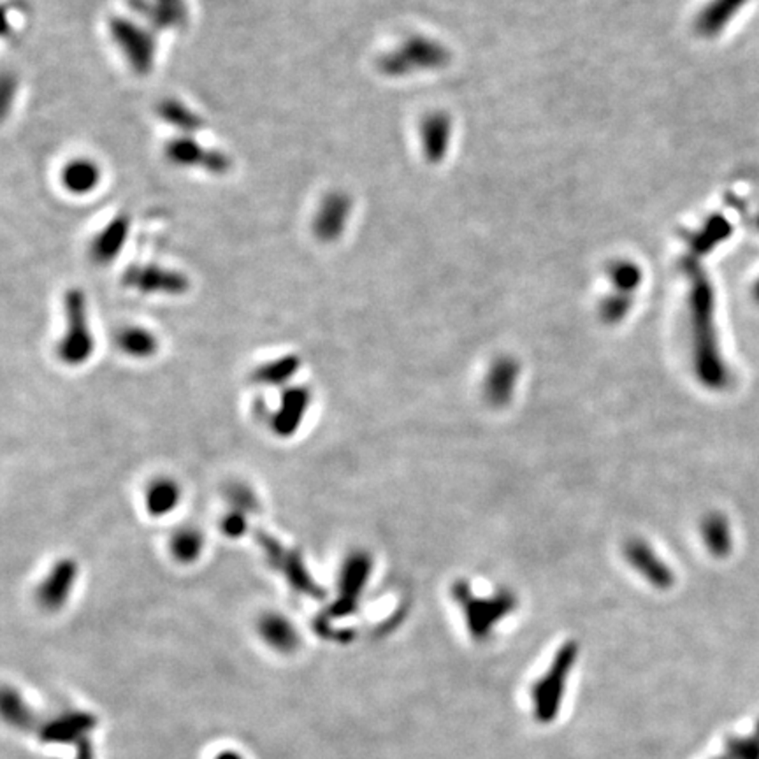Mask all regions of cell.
Returning <instances> with one entry per match:
<instances>
[{"label": "cell", "mask_w": 759, "mask_h": 759, "mask_svg": "<svg viewBox=\"0 0 759 759\" xmlns=\"http://www.w3.org/2000/svg\"><path fill=\"white\" fill-rule=\"evenodd\" d=\"M0 710L4 721L18 731H37L41 721L36 714V710L30 707V703L25 699V696L11 686H5L2 690V699H0Z\"/></svg>", "instance_id": "obj_11"}, {"label": "cell", "mask_w": 759, "mask_h": 759, "mask_svg": "<svg viewBox=\"0 0 759 759\" xmlns=\"http://www.w3.org/2000/svg\"><path fill=\"white\" fill-rule=\"evenodd\" d=\"M450 55L443 44L427 37H410L398 50L382 59V70L389 76H407L420 70L447 66Z\"/></svg>", "instance_id": "obj_2"}, {"label": "cell", "mask_w": 759, "mask_h": 759, "mask_svg": "<svg viewBox=\"0 0 759 759\" xmlns=\"http://www.w3.org/2000/svg\"><path fill=\"white\" fill-rule=\"evenodd\" d=\"M703 537L710 553L715 555H726L730 553L731 537H730V528L724 517L717 513L708 515L703 522Z\"/></svg>", "instance_id": "obj_20"}, {"label": "cell", "mask_w": 759, "mask_h": 759, "mask_svg": "<svg viewBox=\"0 0 759 759\" xmlns=\"http://www.w3.org/2000/svg\"><path fill=\"white\" fill-rule=\"evenodd\" d=\"M95 715L83 710H69L53 715L46 721H41L36 733L43 744L77 747L88 742V737L95 730Z\"/></svg>", "instance_id": "obj_5"}, {"label": "cell", "mask_w": 759, "mask_h": 759, "mask_svg": "<svg viewBox=\"0 0 759 759\" xmlns=\"http://www.w3.org/2000/svg\"><path fill=\"white\" fill-rule=\"evenodd\" d=\"M257 542L262 549V553H266L268 561L271 562V566L278 569L287 582L301 594L310 596V598H322L324 591L317 585V582L311 578V575L308 573L304 561L301 559L299 553L287 549L285 545H281L277 538H273L271 535L259 531L257 533Z\"/></svg>", "instance_id": "obj_3"}, {"label": "cell", "mask_w": 759, "mask_h": 759, "mask_svg": "<svg viewBox=\"0 0 759 759\" xmlns=\"http://www.w3.org/2000/svg\"><path fill=\"white\" fill-rule=\"evenodd\" d=\"M259 636L261 640L278 654H292L299 647V631L285 616L279 614H266L259 621Z\"/></svg>", "instance_id": "obj_10"}, {"label": "cell", "mask_w": 759, "mask_h": 759, "mask_svg": "<svg viewBox=\"0 0 759 759\" xmlns=\"http://www.w3.org/2000/svg\"><path fill=\"white\" fill-rule=\"evenodd\" d=\"M459 600L466 605L468 621L473 629V634L482 638L487 634V629L499 621L501 616L508 614L513 607V600L508 594H501L492 600H475L468 589H457ZM463 605V607H464Z\"/></svg>", "instance_id": "obj_8"}, {"label": "cell", "mask_w": 759, "mask_h": 759, "mask_svg": "<svg viewBox=\"0 0 759 759\" xmlns=\"http://www.w3.org/2000/svg\"><path fill=\"white\" fill-rule=\"evenodd\" d=\"M755 297H756V301L759 303V279L758 283H756V287H755Z\"/></svg>", "instance_id": "obj_30"}, {"label": "cell", "mask_w": 759, "mask_h": 759, "mask_svg": "<svg viewBox=\"0 0 759 759\" xmlns=\"http://www.w3.org/2000/svg\"><path fill=\"white\" fill-rule=\"evenodd\" d=\"M631 306V297L627 294L616 292L610 297H607L602 304V315L607 322H618L627 313Z\"/></svg>", "instance_id": "obj_27"}, {"label": "cell", "mask_w": 759, "mask_h": 759, "mask_svg": "<svg viewBox=\"0 0 759 759\" xmlns=\"http://www.w3.org/2000/svg\"><path fill=\"white\" fill-rule=\"evenodd\" d=\"M171 553L185 564L194 562L203 553V537L196 529H182L171 540Z\"/></svg>", "instance_id": "obj_23"}, {"label": "cell", "mask_w": 759, "mask_h": 759, "mask_svg": "<svg viewBox=\"0 0 759 759\" xmlns=\"http://www.w3.org/2000/svg\"><path fill=\"white\" fill-rule=\"evenodd\" d=\"M515 376H517L515 362H512L510 359L497 360L487 380V396L497 405L505 403L515 385Z\"/></svg>", "instance_id": "obj_17"}, {"label": "cell", "mask_w": 759, "mask_h": 759, "mask_svg": "<svg viewBox=\"0 0 759 759\" xmlns=\"http://www.w3.org/2000/svg\"><path fill=\"white\" fill-rule=\"evenodd\" d=\"M350 203L345 196H333L326 206L324 213L319 218V227L324 230V236H336L345 227L346 216H348Z\"/></svg>", "instance_id": "obj_22"}, {"label": "cell", "mask_w": 759, "mask_h": 759, "mask_svg": "<svg viewBox=\"0 0 759 759\" xmlns=\"http://www.w3.org/2000/svg\"><path fill=\"white\" fill-rule=\"evenodd\" d=\"M308 407H310L308 391L299 389V387L287 389L283 398H281L279 410H278L275 420H273V427H275L277 434L287 438L294 431H297L304 415L308 412Z\"/></svg>", "instance_id": "obj_13"}, {"label": "cell", "mask_w": 759, "mask_h": 759, "mask_svg": "<svg viewBox=\"0 0 759 759\" xmlns=\"http://www.w3.org/2000/svg\"><path fill=\"white\" fill-rule=\"evenodd\" d=\"M627 557L631 561V564L636 566L638 571H642L645 575V578H649L652 584L666 587L672 584V573L670 569L656 557V553H652L645 544L640 542H633L627 545Z\"/></svg>", "instance_id": "obj_14"}, {"label": "cell", "mask_w": 759, "mask_h": 759, "mask_svg": "<svg viewBox=\"0 0 759 759\" xmlns=\"http://www.w3.org/2000/svg\"><path fill=\"white\" fill-rule=\"evenodd\" d=\"M299 369V359L295 355H287L261 366L254 373V380L262 385H281Z\"/></svg>", "instance_id": "obj_18"}, {"label": "cell", "mask_w": 759, "mask_h": 759, "mask_svg": "<svg viewBox=\"0 0 759 759\" xmlns=\"http://www.w3.org/2000/svg\"><path fill=\"white\" fill-rule=\"evenodd\" d=\"M749 0H710L696 18V32L703 37L719 36Z\"/></svg>", "instance_id": "obj_12"}, {"label": "cell", "mask_w": 759, "mask_h": 759, "mask_svg": "<svg viewBox=\"0 0 759 759\" xmlns=\"http://www.w3.org/2000/svg\"><path fill=\"white\" fill-rule=\"evenodd\" d=\"M66 313H68V331L64 335V340L59 345V355L66 364L79 366L86 362L93 353V340L88 329L85 299L79 292L72 290L68 294Z\"/></svg>", "instance_id": "obj_4"}, {"label": "cell", "mask_w": 759, "mask_h": 759, "mask_svg": "<svg viewBox=\"0 0 759 759\" xmlns=\"http://www.w3.org/2000/svg\"><path fill=\"white\" fill-rule=\"evenodd\" d=\"M131 285L141 290H155V292H182L185 288V279L171 273H162L157 270L139 271L138 275L129 278Z\"/></svg>", "instance_id": "obj_21"}, {"label": "cell", "mask_w": 759, "mask_h": 759, "mask_svg": "<svg viewBox=\"0 0 759 759\" xmlns=\"http://www.w3.org/2000/svg\"><path fill=\"white\" fill-rule=\"evenodd\" d=\"M684 271L690 281V308L696 367L701 380L712 387L724 384V366L719 359L717 338L714 327V290L707 275L698 264L686 262Z\"/></svg>", "instance_id": "obj_1"}, {"label": "cell", "mask_w": 759, "mask_h": 759, "mask_svg": "<svg viewBox=\"0 0 759 759\" xmlns=\"http://www.w3.org/2000/svg\"><path fill=\"white\" fill-rule=\"evenodd\" d=\"M369 571H371V559L366 553H353L346 561L345 568L342 571V580H340V596L331 609V614L335 618H343L355 612L359 596L362 593V587L367 582Z\"/></svg>", "instance_id": "obj_6"}, {"label": "cell", "mask_w": 759, "mask_h": 759, "mask_svg": "<svg viewBox=\"0 0 759 759\" xmlns=\"http://www.w3.org/2000/svg\"><path fill=\"white\" fill-rule=\"evenodd\" d=\"M211 759H246V756L241 751H238V749L225 747V749L216 751Z\"/></svg>", "instance_id": "obj_29"}, {"label": "cell", "mask_w": 759, "mask_h": 759, "mask_svg": "<svg viewBox=\"0 0 759 759\" xmlns=\"http://www.w3.org/2000/svg\"><path fill=\"white\" fill-rule=\"evenodd\" d=\"M246 519H245V515L241 513V512H234V513H230V515H227L225 519H223V522H222V529H223V533L227 535V537H230V538H238V537H243L245 535V531H246Z\"/></svg>", "instance_id": "obj_28"}, {"label": "cell", "mask_w": 759, "mask_h": 759, "mask_svg": "<svg viewBox=\"0 0 759 759\" xmlns=\"http://www.w3.org/2000/svg\"><path fill=\"white\" fill-rule=\"evenodd\" d=\"M728 759H759V728L747 739H733L728 747Z\"/></svg>", "instance_id": "obj_26"}, {"label": "cell", "mask_w": 759, "mask_h": 759, "mask_svg": "<svg viewBox=\"0 0 759 759\" xmlns=\"http://www.w3.org/2000/svg\"><path fill=\"white\" fill-rule=\"evenodd\" d=\"M77 566L72 559L59 561L46 578L37 587V602L48 612L61 610L69 600L72 587L76 584Z\"/></svg>", "instance_id": "obj_7"}, {"label": "cell", "mask_w": 759, "mask_h": 759, "mask_svg": "<svg viewBox=\"0 0 759 759\" xmlns=\"http://www.w3.org/2000/svg\"><path fill=\"white\" fill-rule=\"evenodd\" d=\"M420 139L425 158L432 164L441 162L452 139V118L443 111L427 115L420 124Z\"/></svg>", "instance_id": "obj_9"}, {"label": "cell", "mask_w": 759, "mask_h": 759, "mask_svg": "<svg viewBox=\"0 0 759 759\" xmlns=\"http://www.w3.org/2000/svg\"><path fill=\"white\" fill-rule=\"evenodd\" d=\"M182 492L178 483L169 479L155 480L146 490V510L153 517H164L176 510Z\"/></svg>", "instance_id": "obj_16"}, {"label": "cell", "mask_w": 759, "mask_h": 759, "mask_svg": "<svg viewBox=\"0 0 759 759\" xmlns=\"http://www.w3.org/2000/svg\"><path fill=\"white\" fill-rule=\"evenodd\" d=\"M95 178H97V171L88 162L72 164L66 173V183L76 192H83L93 187Z\"/></svg>", "instance_id": "obj_25"}, {"label": "cell", "mask_w": 759, "mask_h": 759, "mask_svg": "<svg viewBox=\"0 0 759 759\" xmlns=\"http://www.w3.org/2000/svg\"><path fill=\"white\" fill-rule=\"evenodd\" d=\"M731 234V225L724 216H712L705 222V225L690 236V252L694 255H707L717 245H721Z\"/></svg>", "instance_id": "obj_15"}, {"label": "cell", "mask_w": 759, "mask_h": 759, "mask_svg": "<svg viewBox=\"0 0 759 759\" xmlns=\"http://www.w3.org/2000/svg\"><path fill=\"white\" fill-rule=\"evenodd\" d=\"M610 278H612V283L616 287V292L629 295L633 290L638 288V285L642 281V271L636 264H633L629 261H619L612 266Z\"/></svg>", "instance_id": "obj_24"}, {"label": "cell", "mask_w": 759, "mask_h": 759, "mask_svg": "<svg viewBox=\"0 0 759 759\" xmlns=\"http://www.w3.org/2000/svg\"><path fill=\"white\" fill-rule=\"evenodd\" d=\"M118 345L125 355L134 359H148L157 351L155 336L146 329L139 327L125 329L118 338Z\"/></svg>", "instance_id": "obj_19"}, {"label": "cell", "mask_w": 759, "mask_h": 759, "mask_svg": "<svg viewBox=\"0 0 759 759\" xmlns=\"http://www.w3.org/2000/svg\"><path fill=\"white\" fill-rule=\"evenodd\" d=\"M758 223H759V222H758Z\"/></svg>", "instance_id": "obj_31"}]
</instances>
